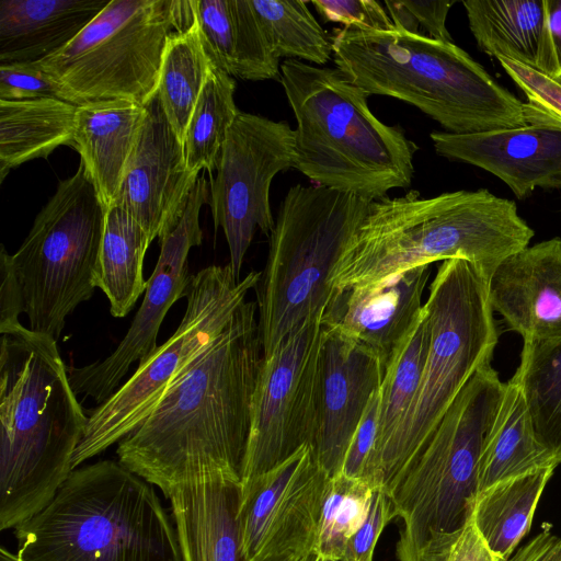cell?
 Returning <instances> with one entry per match:
<instances>
[{"instance_id":"6","label":"cell","mask_w":561,"mask_h":561,"mask_svg":"<svg viewBox=\"0 0 561 561\" xmlns=\"http://www.w3.org/2000/svg\"><path fill=\"white\" fill-rule=\"evenodd\" d=\"M153 484L119 461L75 469L53 500L14 528L22 561H183Z\"/></svg>"},{"instance_id":"35","label":"cell","mask_w":561,"mask_h":561,"mask_svg":"<svg viewBox=\"0 0 561 561\" xmlns=\"http://www.w3.org/2000/svg\"><path fill=\"white\" fill-rule=\"evenodd\" d=\"M267 45L278 59L324 65L333 56L332 37L320 26L306 1L250 0Z\"/></svg>"},{"instance_id":"43","label":"cell","mask_w":561,"mask_h":561,"mask_svg":"<svg viewBox=\"0 0 561 561\" xmlns=\"http://www.w3.org/2000/svg\"><path fill=\"white\" fill-rule=\"evenodd\" d=\"M394 519L392 503L382 486L373 492L367 516L350 539L343 556L345 561H373L377 541L387 524Z\"/></svg>"},{"instance_id":"34","label":"cell","mask_w":561,"mask_h":561,"mask_svg":"<svg viewBox=\"0 0 561 561\" xmlns=\"http://www.w3.org/2000/svg\"><path fill=\"white\" fill-rule=\"evenodd\" d=\"M236 81L213 68L185 128L182 147L187 169L199 174L216 170L228 131L240 113L234 103Z\"/></svg>"},{"instance_id":"26","label":"cell","mask_w":561,"mask_h":561,"mask_svg":"<svg viewBox=\"0 0 561 561\" xmlns=\"http://www.w3.org/2000/svg\"><path fill=\"white\" fill-rule=\"evenodd\" d=\"M462 5L473 37L488 55L508 57L561 76L546 0H466Z\"/></svg>"},{"instance_id":"24","label":"cell","mask_w":561,"mask_h":561,"mask_svg":"<svg viewBox=\"0 0 561 561\" xmlns=\"http://www.w3.org/2000/svg\"><path fill=\"white\" fill-rule=\"evenodd\" d=\"M110 0H0V64L42 59L71 42Z\"/></svg>"},{"instance_id":"12","label":"cell","mask_w":561,"mask_h":561,"mask_svg":"<svg viewBox=\"0 0 561 561\" xmlns=\"http://www.w3.org/2000/svg\"><path fill=\"white\" fill-rule=\"evenodd\" d=\"M260 278L261 272L252 271L238 279L230 264L192 275L186 310L175 332L90 412L72 457L73 470L141 424L173 379L221 334Z\"/></svg>"},{"instance_id":"31","label":"cell","mask_w":561,"mask_h":561,"mask_svg":"<svg viewBox=\"0 0 561 561\" xmlns=\"http://www.w3.org/2000/svg\"><path fill=\"white\" fill-rule=\"evenodd\" d=\"M430 339V322L423 305L417 321L388 363L379 388L377 437L370 466L373 486H380V457L403 422L420 387Z\"/></svg>"},{"instance_id":"47","label":"cell","mask_w":561,"mask_h":561,"mask_svg":"<svg viewBox=\"0 0 561 561\" xmlns=\"http://www.w3.org/2000/svg\"><path fill=\"white\" fill-rule=\"evenodd\" d=\"M301 556L302 554L286 553V554L266 557V558H263V559H260L256 561H299Z\"/></svg>"},{"instance_id":"16","label":"cell","mask_w":561,"mask_h":561,"mask_svg":"<svg viewBox=\"0 0 561 561\" xmlns=\"http://www.w3.org/2000/svg\"><path fill=\"white\" fill-rule=\"evenodd\" d=\"M330 476L304 446L241 484L239 524L245 561L313 551Z\"/></svg>"},{"instance_id":"8","label":"cell","mask_w":561,"mask_h":561,"mask_svg":"<svg viewBox=\"0 0 561 561\" xmlns=\"http://www.w3.org/2000/svg\"><path fill=\"white\" fill-rule=\"evenodd\" d=\"M370 203L318 185L288 190L255 287L263 357L309 314L325 309L330 276Z\"/></svg>"},{"instance_id":"20","label":"cell","mask_w":561,"mask_h":561,"mask_svg":"<svg viewBox=\"0 0 561 561\" xmlns=\"http://www.w3.org/2000/svg\"><path fill=\"white\" fill-rule=\"evenodd\" d=\"M435 151L481 168L502 180L518 198L535 188H561V126L536 122L476 134H431Z\"/></svg>"},{"instance_id":"9","label":"cell","mask_w":561,"mask_h":561,"mask_svg":"<svg viewBox=\"0 0 561 561\" xmlns=\"http://www.w3.org/2000/svg\"><path fill=\"white\" fill-rule=\"evenodd\" d=\"M195 21L192 0H110L66 46L34 61L76 106L126 101L146 105L157 93L172 33Z\"/></svg>"},{"instance_id":"22","label":"cell","mask_w":561,"mask_h":561,"mask_svg":"<svg viewBox=\"0 0 561 561\" xmlns=\"http://www.w3.org/2000/svg\"><path fill=\"white\" fill-rule=\"evenodd\" d=\"M165 497L183 561H245L239 524L241 481L207 478L175 486Z\"/></svg>"},{"instance_id":"11","label":"cell","mask_w":561,"mask_h":561,"mask_svg":"<svg viewBox=\"0 0 561 561\" xmlns=\"http://www.w3.org/2000/svg\"><path fill=\"white\" fill-rule=\"evenodd\" d=\"M106 209L83 163L59 181L21 247L5 251L36 333L59 340L66 318L96 287Z\"/></svg>"},{"instance_id":"37","label":"cell","mask_w":561,"mask_h":561,"mask_svg":"<svg viewBox=\"0 0 561 561\" xmlns=\"http://www.w3.org/2000/svg\"><path fill=\"white\" fill-rule=\"evenodd\" d=\"M397 557L399 561H504L488 547L472 514L457 530L434 533L417 548Z\"/></svg>"},{"instance_id":"36","label":"cell","mask_w":561,"mask_h":561,"mask_svg":"<svg viewBox=\"0 0 561 561\" xmlns=\"http://www.w3.org/2000/svg\"><path fill=\"white\" fill-rule=\"evenodd\" d=\"M374 486L343 473L330 477L317 528L313 551L343 559L350 539L363 525L371 501Z\"/></svg>"},{"instance_id":"15","label":"cell","mask_w":561,"mask_h":561,"mask_svg":"<svg viewBox=\"0 0 561 561\" xmlns=\"http://www.w3.org/2000/svg\"><path fill=\"white\" fill-rule=\"evenodd\" d=\"M210 185L198 176L175 226L160 241V255L147 280L141 306L115 351L102 360L68 369L73 392L99 404L118 388L130 366L145 362L158 347L157 336L171 306L186 297L192 275L187 256L202 243L199 211L209 202Z\"/></svg>"},{"instance_id":"49","label":"cell","mask_w":561,"mask_h":561,"mask_svg":"<svg viewBox=\"0 0 561 561\" xmlns=\"http://www.w3.org/2000/svg\"><path fill=\"white\" fill-rule=\"evenodd\" d=\"M0 561H22L16 553L11 552L5 548L0 549Z\"/></svg>"},{"instance_id":"2","label":"cell","mask_w":561,"mask_h":561,"mask_svg":"<svg viewBox=\"0 0 561 561\" xmlns=\"http://www.w3.org/2000/svg\"><path fill=\"white\" fill-rule=\"evenodd\" d=\"M1 333L0 529L42 511L73 471L88 416L51 337L21 323Z\"/></svg>"},{"instance_id":"19","label":"cell","mask_w":561,"mask_h":561,"mask_svg":"<svg viewBox=\"0 0 561 561\" xmlns=\"http://www.w3.org/2000/svg\"><path fill=\"white\" fill-rule=\"evenodd\" d=\"M430 274V265H421L368 284L332 290L323 324L373 352L386 370L421 314Z\"/></svg>"},{"instance_id":"13","label":"cell","mask_w":561,"mask_h":561,"mask_svg":"<svg viewBox=\"0 0 561 561\" xmlns=\"http://www.w3.org/2000/svg\"><path fill=\"white\" fill-rule=\"evenodd\" d=\"M323 310L309 314L263 357L253 396L241 484L312 448Z\"/></svg>"},{"instance_id":"3","label":"cell","mask_w":561,"mask_h":561,"mask_svg":"<svg viewBox=\"0 0 561 561\" xmlns=\"http://www.w3.org/2000/svg\"><path fill=\"white\" fill-rule=\"evenodd\" d=\"M535 231L514 201L488 191H456L421 198L417 191L383 197L345 248L329 285L342 290L436 261L462 259L486 280Z\"/></svg>"},{"instance_id":"25","label":"cell","mask_w":561,"mask_h":561,"mask_svg":"<svg viewBox=\"0 0 561 561\" xmlns=\"http://www.w3.org/2000/svg\"><path fill=\"white\" fill-rule=\"evenodd\" d=\"M202 41L211 64L232 78L280 79L250 0H192Z\"/></svg>"},{"instance_id":"7","label":"cell","mask_w":561,"mask_h":561,"mask_svg":"<svg viewBox=\"0 0 561 561\" xmlns=\"http://www.w3.org/2000/svg\"><path fill=\"white\" fill-rule=\"evenodd\" d=\"M424 308L431 339L422 380L379 460L378 483L387 493L426 445L471 377L491 364L499 342L488 280L466 260L443 261Z\"/></svg>"},{"instance_id":"14","label":"cell","mask_w":561,"mask_h":561,"mask_svg":"<svg viewBox=\"0 0 561 561\" xmlns=\"http://www.w3.org/2000/svg\"><path fill=\"white\" fill-rule=\"evenodd\" d=\"M295 163V130L287 122L238 114L211 179L208 202L215 228L224 230L229 264L238 279L256 228L270 237L275 227L270 206L272 180Z\"/></svg>"},{"instance_id":"28","label":"cell","mask_w":561,"mask_h":561,"mask_svg":"<svg viewBox=\"0 0 561 561\" xmlns=\"http://www.w3.org/2000/svg\"><path fill=\"white\" fill-rule=\"evenodd\" d=\"M76 111L60 99L0 100V183L13 168L72 145Z\"/></svg>"},{"instance_id":"32","label":"cell","mask_w":561,"mask_h":561,"mask_svg":"<svg viewBox=\"0 0 561 561\" xmlns=\"http://www.w3.org/2000/svg\"><path fill=\"white\" fill-rule=\"evenodd\" d=\"M214 67L205 50L196 18L190 26L171 34L162 58L157 93L181 141Z\"/></svg>"},{"instance_id":"48","label":"cell","mask_w":561,"mask_h":561,"mask_svg":"<svg viewBox=\"0 0 561 561\" xmlns=\"http://www.w3.org/2000/svg\"><path fill=\"white\" fill-rule=\"evenodd\" d=\"M299 561H345L343 559H332V558H325L320 554H318L314 551L307 552L302 554L299 559Z\"/></svg>"},{"instance_id":"4","label":"cell","mask_w":561,"mask_h":561,"mask_svg":"<svg viewBox=\"0 0 561 561\" xmlns=\"http://www.w3.org/2000/svg\"><path fill=\"white\" fill-rule=\"evenodd\" d=\"M332 42L336 68L367 96L408 102L447 133L527 125L525 104L453 42L350 27L336 31Z\"/></svg>"},{"instance_id":"5","label":"cell","mask_w":561,"mask_h":561,"mask_svg":"<svg viewBox=\"0 0 561 561\" xmlns=\"http://www.w3.org/2000/svg\"><path fill=\"white\" fill-rule=\"evenodd\" d=\"M279 80L297 122L295 168L314 185L374 202L411 184L416 145L337 68L286 59Z\"/></svg>"},{"instance_id":"27","label":"cell","mask_w":561,"mask_h":561,"mask_svg":"<svg viewBox=\"0 0 561 561\" xmlns=\"http://www.w3.org/2000/svg\"><path fill=\"white\" fill-rule=\"evenodd\" d=\"M558 466L535 432L520 387L510 379L482 445L478 492L512 477Z\"/></svg>"},{"instance_id":"38","label":"cell","mask_w":561,"mask_h":561,"mask_svg":"<svg viewBox=\"0 0 561 561\" xmlns=\"http://www.w3.org/2000/svg\"><path fill=\"white\" fill-rule=\"evenodd\" d=\"M496 59L526 95L527 118L561 126V76H552L508 57L499 56Z\"/></svg>"},{"instance_id":"40","label":"cell","mask_w":561,"mask_h":561,"mask_svg":"<svg viewBox=\"0 0 561 561\" xmlns=\"http://www.w3.org/2000/svg\"><path fill=\"white\" fill-rule=\"evenodd\" d=\"M317 12L330 22L362 31L389 32L396 30L390 16L375 0H313Z\"/></svg>"},{"instance_id":"46","label":"cell","mask_w":561,"mask_h":561,"mask_svg":"<svg viewBox=\"0 0 561 561\" xmlns=\"http://www.w3.org/2000/svg\"><path fill=\"white\" fill-rule=\"evenodd\" d=\"M548 26L561 75V0H546Z\"/></svg>"},{"instance_id":"21","label":"cell","mask_w":561,"mask_h":561,"mask_svg":"<svg viewBox=\"0 0 561 561\" xmlns=\"http://www.w3.org/2000/svg\"><path fill=\"white\" fill-rule=\"evenodd\" d=\"M488 297L523 342L561 340V237L505 259L488 280Z\"/></svg>"},{"instance_id":"45","label":"cell","mask_w":561,"mask_h":561,"mask_svg":"<svg viewBox=\"0 0 561 561\" xmlns=\"http://www.w3.org/2000/svg\"><path fill=\"white\" fill-rule=\"evenodd\" d=\"M504 561H561V538L543 527Z\"/></svg>"},{"instance_id":"41","label":"cell","mask_w":561,"mask_h":561,"mask_svg":"<svg viewBox=\"0 0 561 561\" xmlns=\"http://www.w3.org/2000/svg\"><path fill=\"white\" fill-rule=\"evenodd\" d=\"M38 99H60V92L58 85L34 61L0 64V100Z\"/></svg>"},{"instance_id":"23","label":"cell","mask_w":561,"mask_h":561,"mask_svg":"<svg viewBox=\"0 0 561 561\" xmlns=\"http://www.w3.org/2000/svg\"><path fill=\"white\" fill-rule=\"evenodd\" d=\"M145 117V105L104 101L77 106L72 145L98 195L110 208Z\"/></svg>"},{"instance_id":"1","label":"cell","mask_w":561,"mask_h":561,"mask_svg":"<svg viewBox=\"0 0 561 561\" xmlns=\"http://www.w3.org/2000/svg\"><path fill=\"white\" fill-rule=\"evenodd\" d=\"M257 305L243 301L221 334L118 443V461L165 495L194 481H241L263 362Z\"/></svg>"},{"instance_id":"17","label":"cell","mask_w":561,"mask_h":561,"mask_svg":"<svg viewBox=\"0 0 561 561\" xmlns=\"http://www.w3.org/2000/svg\"><path fill=\"white\" fill-rule=\"evenodd\" d=\"M197 179L186 167L182 141L156 93L145 105L138 139L113 205L128 213L151 241L160 240L180 219Z\"/></svg>"},{"instance_id":"18","label":"cell","mask_w":561,"mask_h":561,"mask_svg":"<svg viewBox=\"0 0 561 561\" xmlns=\"http://www.w3.org/2000/svg\"><path fill=\"white\" fill-rule=\"evenodd\" d=\"M383 374L385 368L373 352L324 327L311 449L317 463L330 477L341 472L352 437L370 398L379 390Z\"/></svg>"},{"instance_id":"29","label":"cell","mask_w":561,"mask_h":561,"mask_svg":"<svg viewBox=\"0 0 561 561\" xmlns=\"http://www.w3.org/2000/svg\"><path fill=\"white\" fill-rule=\"evenodd\" d=\"M557 467L499 481L477 493L472 517L488 547L508 559L528 535L540 497Z\"/></svg>"},{"instance_id":"33","label":"cell","mask_w":561,"mask_h":561,"mask_svg":"<svg viewBox=\"0 0 561 561\" xmlns=\"http://www.w3.org/2000/svg\"><path fill=\"white\" fill-rule=\"evenodd\" d=\"M511 379L525 396L538 438L561 465V340L523 342Z\"/></svg>"},{"instance_id":"10","label":"cell","mask_w":561,"mask_h":561,"mask_svg":"<svg viewBox=\"0 0 561 561\" xmlns=\"http://www.w3.org/2000/svg\"><path fill=\"white\" fill-rule=\"evenodd\" d=\"M504 387L491 364L480 368L388 493L393 516L403 524L397 553L417 548L434 533L457 530L470 517L482 445Z\"/></svg>"},{"instance_id":"30","label":"cell","mask_w":561,"mask_h":561,"mask_svg":"<svg viewBox=\"0 0 561 561\" xmlns=\"http://www.w3.org/2000/svg\"><path fill=\"white\" fill-rule=\"evenodd\" d=\"M151 242L123 208L113 205L106 209L96 287L108 298L113 317H126L145 293L144 259Z\"/></svg>"},{"instance_id":"39","label":"cell","mask_w":561,"mask_h":561,"mask_svg":"<svg viewBox=\"0 0 561 561\" xmlns=\"http://www.w3.org/2000/svg\"><path fill=\"white\" fill-rule=\"evenodd\" d=\"M455 1H385L396 30L421 34L440 42H453L446 27L447 14Z\"/></svg>"},{"instance_id":"44","label":"cell","mask_w":561,"mask_h":561,"mask_svg":"<svg viewBox=\"0 0 561 561\" xmlns=\"http://www.w3.org/2000/svg\"><path fill=\"white\" fill-rule=\"evenodd\" d=\"M0 332H2L21 323L19 318L23 313L18 282L3 245L0 252Z\"/></svg>"},{"instance_id":"42","label":"cell","mask_w":561,"mask_h":561,"mask_svg":"<svg viewBox=\"0 0 561 561\" xmlns=\"http://www.w3.org/2000/svg\"><path fill=\"white\" fill-rule=\"evenodd\" d=\"M379 411V390L370 398L365 413L346 450L341 473L370 482V466L375 450ZM373 485V484H371Z\"/></svg>"}]
</instances>
